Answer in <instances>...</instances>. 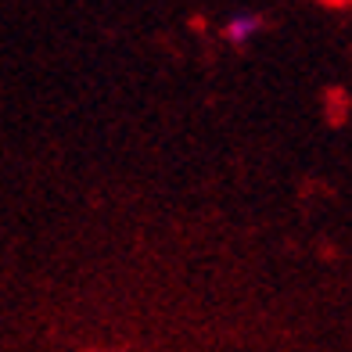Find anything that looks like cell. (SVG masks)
Wrapping results in <instances>:
<instances>
[{
	"label": "cell",
	"mask_w": 352,
	"mask_h": 352,
	"mask_svg": "<svg viewBox=\"0 0 352 352\" xmlns=\"http://www.w3.org/2000/svg\"><path fill=\"white\" fill-rule=\"evenodd\" d=\"M255 33H259V19H255V14H237V19L227 22V40L230 43H248Z\"/></svg>",
	"instance_id": "6da1fadb"
}]
</instances>
